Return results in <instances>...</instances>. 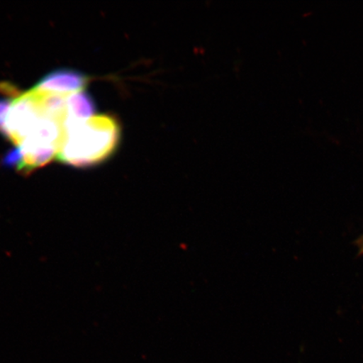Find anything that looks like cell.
Masks as SVG:
<instances>
[{
    "label": "cell",
    "instance_id": "obj_1",
    "mask_svg": "<svg viewBox=\"0 0 363 363\" xmlns=\"http://www.w3.org/2000/svg\"><path fill=\"white\" fill-rule=\"evenodd\" d=\"M121 134L119 121L112 116H93L85 121H66L57 159L79 169L97 166L115 153Z\"/></svg>",
    "mask_w": 363,
    "mask_h": 363
},
{
    "label": "cell",
    "instance_id": "obj_2",
    "mask_svg": "<svg viewBox=\"0 0 363 363\" xmlns=\"http://www.w3.org/2000/svg\"><path fill=\"white\" fill-rule=\"evenodd\" d=\"M89 77L71 68H58L48 72L33 87L59 94L81 92L89 84Z\"/></svg>",
    "mask_w": 363,
    "mask_h": 363
},
{
    "label": "cell",
    "instance_id": "obj_3",
    "mask_svg": "<svg viewBox=\"0 0 363 363\" xmlns=\"http://www.w3.org/2000/svg\"><path fill=\"white\" fill-rule=\"evenodd\" d=\"M67 119L71 121H85L92 118L96 111L94 99L84 91L72 94L67 97Z\"/></svg>",
    "mask_w": 363,
    "mask_h": 363
},
{
    "label": "cell",
    "instance_id": "obj_4",
    "mask_svg": "<svg viewBox=\"0 0 363 363\" xmlns=\"http://www.w3.org/2000/svg\"><path fill=\"white\" fill-rule=\"evenodd\" d=\"M11 99L0 98V134L6 138V119L9 111H10Z\"/></svg>",
    "mask_w": 363,
    "mask_h": 363
},
{
    "label": "cell",
    "instance_id": "obj_5",
    "mask_svg": "<svg viewBox=\"0 0 363 363\" xmlns=\"http://www.w3.org/2000/svg\"><path fill=\"white\" fill-rule=\"evenodd\" d=\"M357 246L358 248V251H359L358 254L361 255V254H363V235H362V237L357 240Z\"/></svg>",
    "mask_w": 363,
    "mask_h": 363
}]
</instances>
